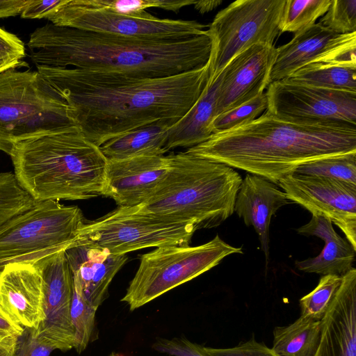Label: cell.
Returning a JSON list of instances; mask_svg holds the SVG:
<instances>
[{"label":"cell","instance_id":"6da1fadb","mask_svg":"<svg viewBox=\"0 0 356 356\" xmlns=\"http://www.w3.org/2000/svg\"><path fill=\"white\" fill-rule=\"evenodd\" d=\"M62 95L84 136L101 147L133 129L165 118H183L209 79V63L183 73L136 78L69 67L37 66Z\"/></svg>","mask_w":356,"mask_h":356},{"label":"cell","instance_id":"7a4b0ae2","mask_svg":"<svg viewBox=\"0 0 356 356\" xmlns=\"http://www.w3.org/2000/svg\"><path fill=\"white\" fill-rule=\"evenodd\" d=\"M37 66L69 67L136 78L172 76L206 65L211 40L208 30L190 38H140L80 30L47 23L27 43Z\"/></svg>","mask_w":356,"mask_h":356},{"label":"cell","instance_id":"3957f363","mask_svg":"<svg viewBox=\"0 0 356 356\" xmlns=\"http://www.w3.org/2000/svg\"><path fill=\"white\" fill-rule=\"evenodd\" d=\"M186 152L278 184L303 163L356 152V126L298 123L266 111L248 124L212 134Z\"/></svg>","mask_w":356,"mask_h":356},{"label":"cell","instance_id":"277c9868","mask_svg":"<svg viewBox=\"0 0 356 356\" xmlns=\"http://www.w3.org/2000/svg\"><path fill=\"white\" fill-rule=\"evenodd\" d=\"M14 175L35 202L102 195L107 159L77 126L15 144Z\"/></svg>","mask_w":356,"mask_h":356},{"label":"cell","instance_id":"5b68a950","mask_svg":"<svg viewBox=\"0 0 356 356\" xmlns=\"http://www.w3.org/2000/svg\"><path fill=\"white\" fill-rule=\"evenodd\" d=\"M168 171L138 211L193 223L197 229L219 226L234 212L242 178L234 168L187 152L170 154Z\"/></svg>","mask_w":356,"mask_h":356},{"label":"cell","instance_id":"8992f818","mask_svg":"<svg viewBox=\"0 0 356 356\" xmlns=\"http://www.w3.org/2000/svg\"><path fill=\"white\" fill-rule=\"evenodd\" d=\"M76 126L62 97L37 70L0 72V150L29 138Z\"/></svg>","mask_w":356,"mask_h":356},{"label":"cell","instance_id":"52a82bcc","mask_svg":"<svg viewBox=\"0 0 356 356\" xmlns=\"http://www.w3.org/2000/svg\"><path fill=\"white\" fill-rule=\"evenodd\" d=\"M86 222L77 206L37 202L0 228V271L10 264H35L66 250L79 238Z\"/></svg>","mask_w":356,"mask_h":356},{"label":"cell","instance_id":"ba28073f","mask_svg":"<svg viewBox=\"0 0 356 356\" xmlns=\"http://www.w3.org/2000/svg\"><path fill=\"white\" fill-rule=\"evenodd\" d=\"M241 248L225 242L218 234L197 246L168 245L140 255L138 270L121 299L130 311L141 307L168 291L217 266Z\"/></svg>","mask_w":356,"mask_h":356},{"label":"cell","instance_id":"9c48e42d","mask_svg":"<svg viewBox=\"0 0 356 356\" xmlns=\"http://www.w3.org/2000/svg\"><path fill=\"white\" fill-rule=\"evenodd\" d=\"M286 0H237L221 10L209 26L211 40L209 79L236 55L257 44L273 45Z\"/></svg>","mask_w":356,"mask_h":356},{"label":"cell","instance_id":"30bf717a","mask_svg":"<svg viewBox=\"0 0 356 356\" xmlns=\"http://www.w3.org/2000/svg\"><path fill=\"white\" fill-rule=\"evenodd\" d=\"M195 225L138 211L134 207H118L93 221H86L79 238L113 254L146 248L189 245Z\"/></svg>","mask_w":356,"mask_h":356},{"label":"cell","instance_id":"8fae6325","mask_svg":"<svg viewBox=\"0 0 356 356\" xmlns=\"http://www.w3.org/2000/svg\"><path fill=\"white\" fill-rule=\"evenodd\" d=\"M46 19L56 26L140 38L177 40L207 31L195 20L135 17L88 8L78 0H63Z\"/></svg>","mask_w":356,"mask_h":356},{"label":"cell","instance_id":"7c38bea8","mask_svg":"<svg viewBox=\"0 0 356 356\" xmlns=\"http://www.w3.org/2000/svg\"><path fill=\"white\" fill-rule=\"evenodd\" d=\"M267 111L283 120L305 124L356 126V92L309 86L288 79L271 82Z\"/></svg>","mask_w":356,"mask_h":356},{"label":"cell","instance_id":"4fadbf2b","mask_svg":"<svg viewBox=\"0 0 356 356\" xmlns=\"http://www.w3.org/2000/svg\"><path fill=\"white\" fill-rule=\"evenodd\" d=\"M278 184L289 200L312 215L330 220L356 250V185L296 173L282 179Z\"/></svg>","mask_w":356,"mask_h":356},{"label":"cell","instance_id":"5bb4252c","mask_svg":"<svg viewBox=\"0 0 356 356\" xmlns=\"http://www.w3.org/2000/svg\"><path fill=\"white\" fill-rule=\"evenodd\" d=\"M271 82L286 79L299 69L315 63L353 65L356 60V32L339 34L315 23L276 48Z\"/></svg>","mask_w":356,"mask_h":356},{"label":"cell","instance_id":"9a60e30c","mask_svg":"<svg viewBox=\"0 0 356 356\" xmlns=\"http://www.w3.org/2000/svg\"><path fill=\"white\" fill-rule=\"evenodd\" d=\"M42 278L43 320L36 333L62 351L74 346V332L70 309L73 278L65 250L44 257L34 264Z\"/></svg>","mask_w":356,"mask_h":356},{"label":"cell","instance_id":"2e32d148","mask_svg":"<svg viewBox=\"0 0 356 356\" xmlns=\"http://www.w3.org/2000/svg\"><path fill=\"white\" fill-rule=\"evenodd\" d=\"M274 45L257 44L233 58L222 70L216 116L264 92L271 83Z\"/></svg>","mask_w":356,"mask_h":356},{"label":"cell","instance_id":"e0dca14e","mask_svg":"<svg viewBox=\"0 0 356 356\" xmlns=\"http://www.w3.org/2000/svg\"><path fill=\"white\" fill-rule=\"evenodd\" d=\"M169 165V155L107 160L102 195L120 207L142 204L165 177Z\"/></svg>","mask_w":356,"mask_h":356},{"label":"cell","instance_id":"ac0fdd59","mask_svg":"<svg viewBox=\"0 0 356 356\" xmlns=\"http://www.w3.org/2000/svg\"><path fill=\"white\" fill-rule=\"evenodd\" d=\"M72 274L73 288L97 310L108 298L109 285L127 261L126 254H113L79 238L65 250Z\"/></svg>","mask_w":356,"mask_h":356},{"label":"cell","instance_id":"d6986e66","mask_svg":"<svg viewBox=\"0 0 356 356\" xmlns=\"http://www.w3.org/2000/svg\"><path fill=\"white\" fill-rule=\"evenodd\" d=\"M42 300V278L34 264H10L0 271V307L16 324L37 328Z\"/></svg>","mask_w":356,"mask_h":356},{"label":"cell","instance_id":"ffe728a7","mask_svg":"<svg viewBox=\"0 0 356 356\" xmlns=\"http://www.w3.org/2000/svg\"><path fill=\"white\" fill-rule=\"evenodd\" d=\"M341 283L321 320V337L315 356H356V269Z\"/></svg>","mask_w":356,"mask_h":356},{"label":"cell","instance_id":"44dd1931","mask_svg":"<svg viewBox=\"0 0 356 356\" xmlns=\"http://www.w3.org/2000/svg\"><path fill=\"white\" fill-rule=\"evenodd\" d=\"M289 203L284 191L273 183L255 175L248 174L237 193L234 212L258 234L266 263L269 256V226L271 217Z\"/></svg>","mask_w":356,"mask_h":356},{"label":"cell","instance_id":"7402d4cb","mask_svg":"<svg viewBox=\"0 0 356 356\" xmlns=\"http://www.w3.org/2000/svg\"><path fill=\"white\" fill-rule=\"evenodd\" d=\"M296 232L303 236L318 237L325 243L316 257L296 261V267L299 270L342 276L353 268L356 250L346 238L335 232L333 223L328 218L312 215L311 220L296 229Z\"/></svg>","mask_w":356,"mask_h":356},{"label":"cell","instance_id":"603a6c76","mask_svg":"<svg viewBox=\"0 0 356 356\" xmlns=\"http://www.w3.org/2000/svg\"><path fill=\"white\" fill-rule=\"evenodd\" d=\"M222 71L209 79L201 96L188 112L168 131L166 151L177 147L191 148L205 142L212 135L211 124L216 117L218 91Z\"/></svg>","mask_w":356,"mask_h":356},{"label":"cell","instance_id":"cb8c5ba5","mask_svg":"<svg viewBox=\"0 0 356 356\" xmlns=\"http://www.w3.org/2000/svg\"><path fill=\"white\" fill-rule=\"evenodd\" d=\"M178 120L165 118L138 127L106 141L100 149L107 160L164 155L168 131Z\"/></svg>","mask_w":356,"mask_h":356},{"label":"cell","instance_id":"d4e9b609","mask_svg":"<svg viewBox=\"0 0 356 356\" xmlns=\"http://www.w3.org/2000/svg\"><path fill=\"white\" fill-rule=\"evenodd\" d=\"M272 349L280 356H315L321 337V322L301 316L273 331Z\"/></svg>","mask_w":356,"mask_h":356},{"label":"cell","instance_id":"484cf974","mask_svg":"<svg viewBox=\"0 0 356 356\" xmlns=\"http://www.w3.org/2000/svg\"><path fill=\"white\" fill-rule=\"evenodd\" d=\"M287 79L315 87L356 92V66L315 63L302 67Z\"/></svg>","mask_w":356,"mask_h":356},{"label":"cell","instance_id":"4316f807","mask_svg":"<svg viewBox=\"0 0 356 356\" xmlns=\"http://www.w3.org/2000/svg\"><path fill=\"white\" fill-rule=\"evenodd\" d=\"M84 6L107 10L117 14L139 18H151L154 15L145 10L149 8H161L178 13L188 6L193 5L194 0H78Z\"/></svg>","mask_w":356,"mask_h":356},{"label":"cell","instance_id":"83f0119b","mask_svg":"<svg viewBox=\"0 0 356 356\" xmlns=\"http://www.w3.org/2000/svg\"><path fill=\"white\" fill-rule=\"evenodd\" d=\"M294 173L331 178L356 185V152L310 161L298 166Z\"/></svg>","mask_w":356,"mask_h":356},{"label":"cell","instance_id":"f1b7e54d","mask_svg":"<svg viewBox=\"0 0 356 356\" xmlns=\"http://www.w3.org/2000/svg\"><path fill=\"white\" fill-rule=\"evenodd\" d=\"M332 0H286L280 25L281 32H298L316 23Z\"/></svg>","mask_w":356,"mask_h":356},{"label":"cell","instance_id":"f546056e","mask_svg":"<svg viewBox=\"0 0 356 356\" xmlns=\"http://www.w3.org/2000/svg\"><path fill=\"white\" fill-rule=\"evenodd\" d=\"M268 109V99L263 92L252 99L216 116L211 124L212 134L228 131L248 124Z\"/></svg>","mask_w":356,"mask_h":356},{"label":"cell","instance_id":"4dcf8cb0","mask_svg":"<svg viewBox=\"0 0 356 356\" xmlns=\"http://www.w3.org/2000/svg\"><path fill=\"white\" fill-rule=\"evenodd\" d=\"M83 297L73 288L70 317L74 332L73 348L80 354L95 340V314Z\"/></svg>","mask_w":356,"mask_h":356},{"label":"cell","instance_id":"1f68e13d","mask_svg":"<svg viewBox=\"0 0 356 356\" xmlns=\"http://www.w3.org/2000/svg\"><path fill=\"white\" fill-rule=\"evenodd\" d=\"M342 277L336 275H323L317 286L299 300L301 316L321 321L339 289Z\"/></svg>","mask_w":356,"mask_h":356},{"label":"cell","instance_id":"d6a6232c","mask_svg":"<svg viewBox=\"0 0 356 356\" xmlns=\"http://www.w3.org/2000/svg\"><path fill=\"white\" fill-rule=\"evenodd\" d=\"M319 22L339 34L356 32V0H332Z\"/></svg>","mask_w":356,"mask_h":356},{"label":"cell","instance_id":"836d02e7","mask_svg":"<svg viewBox=\"0 0 356 356\" xmlns=\"http://www.w3.org/2000/svg\"><path fill=\"white\" fill-rule=\"evenodd\" d=\"M57 349L51 342L36 333L34 327H24L16 337L13 356H49Z\"/></svg>","mask_w":356,"mask_h":356},{"label":"cell","instance_id":"e575fe53","mask_svg":"<svg viewBox=\"0 0 356 356\" xmlns=\"http://www.w3.org/2000/svg\"><path fill=\"white\" fill-rule=\"evenodd\" d=\"M25 56L23 42L15 35L0 28V65L7 70L22 65Z\"/></svg>","mask_w":356,"mask_h":356},{"label":"cell","instance_id":"d590c367","mask_svg":"<svg viewBox=\"0 0 356 356\" xmlns=\"http://www.w3.org/2000/svg\"><path fill=\"white\" fill-rule=\"evenodd\" d=\"M207 356H280L262 342L252 338L236 346L216 348L202 346Z\"/></svg>","mask_w":356,"mask_h":356},{"label":"cell","instance_id":"8d00e7d4","mask_svg":"<svg viewBox=\"0 0 356 356\" xmlns=\"http://www.w3.org/2000/svg\"><path fill=\"white\" fill-rule=\"evenodd\" d=\"M62 1L63 0H31L21 14V17L24 19L46 18L52 10L60 4Z\"/></svg>","mask_w":356,"mask_h":356},{"label":"cell","instance_id":"74e56055","mask_svg":"<svg viewBox=\"0 0 356 356\" xmlns=\"http://www.w3.org/2000/svg\"><path fill=\"white\" fill-rule=\"evenodd\" d=\"M172 356H207L202 346L193 343L185 337L177 339L170 348Z\"/></svg>","mask_w":356,"mask_h":356},{"label":"cell","instance_id":"f35d334b","mask_svg":"<svg viewBox=\"0 0 356 356\" xmlns=\"http://www.w3.org/2000/svg\"><path fill=\"white\" fill-rule=\"evenodd\" d=\"M30 1L0 0V19L21 15Z\"/></svg>","mask_w":356,"mask_h":356},{"label":"cell","instance_id":"ab89813d","mask_svg":"<svg viewBox=\"0 0 356 356\" xmlns=\"http://www.w3.org/2000/svg\"><path fill=\"white\" fill-rule=\"evenodd\" d=\"M24 327L16 324L0 307V339L17 337Z\"/></svg>","mask_w":356,"mask_h":356},{"label":"cell","instance_id":"60d3db41","mask_svg":"<svg viewBox=\"0 0 356 356\" xmlns=\"http://www.w3.org/2000/svg\"><path fill=\"white\" fill-rule=\"evenodd\" d=\"M222 3V0H203L195 1L193 6L200 13H209L219 6Z\"/></svg>","mask_w":356,"mask_h":356},{"label":"cell","instance_id":"b9f144b4","mask_svg":"<svg viewBox=\"0 0 356 356\" xmlns=\"http://www.w3.org/2000/svg\"><path fill=\"white\" fill-rule=\"evenodd\" d=\"M17 337L0 339V356H13Z\"/></svg>","mask_w":356,"mask_h":356},{"label":"cell","instance_id":"7bdbcfd3","mask_svg":"<svg viewBox=\"0 0 356 356\" xmlns=\"http://www.w3.org/2000/svg\"><path fill=\"white\" fill-rule=\"evenodd\" d=\"M108 356H124L120 353H116V352H112Z\"/></svg>","mask_w":356,"mask_h":356},{"label":"cell","instance_id":"ee69618b","mask_svg":"<svg viewBox=\"0 0 356 356\" xmlns=\"http://www.w3.org/2000/svg\"><path fill=\"white\" fill-rule=\"evenodd\" d=\"M4 71L3 68L1 67V65H0V72Z\"/></svg>","mask_w":356,"mask_h":356}]
</instances>
